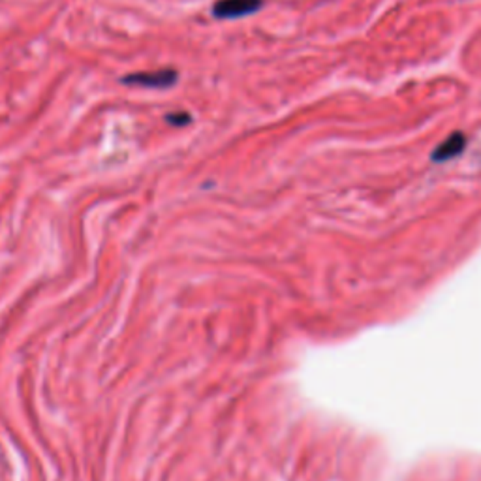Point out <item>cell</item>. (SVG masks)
I'll list each match as a JSON object with an SVG mask.
<instances>
[{
  "mask_svg": "<svg viewBox=\"0 0 481 481\" xmlns=\"http://www.w3.org/2000/svg\"><path fill=\"white\" fill-rule=\"evenodd\" d=\"M190 115L186 113V111H177V113H170L166 115V120L170 122V124H173V126H186L188 122H190Z\"/></svg>",
  "mask_w": 481,
  "mask_h": 481,
  "instance_id": "cell-4",
  "label": "cell"
},
{
  "mask_svg": "<svg viewBox=\"0 0 481 481\" xmlns=\"http://www.w3.org/2000/svg\"><path fill=\"white\" fill-rule=\"evenodd\" d=\"M263 0H219L212 6L216 19H240L262 10Z\"/></svg>",
  "mask_w": 481,
  "mask_h": 481,
  "instance_id": "cell-2",
  "label": "cell"
},
{
  "mask_svg": "<svg viewBox=\"0 0 481 481\" xmlns=\"http://www.w3.org/2000/svg\"><path fill=\"white\" fill-rule=\"evenodd\" d=\"M124 85L145 87V89H170L177 83V71L171 68H162V70L153 71H135L128 74L122 78Z\"/></svg>",
  "mask_w": 481,
  "mask_h": 481,
  "instance_id": "cell-1",
  "label": "cell"
},
{
  "mask_svg": "<svg viewBox=\"0 0 481 481\" xmlns=\"http://www.w3.org/2000/svg\"><path fill=\"white\" fill-rule=\"evenodd\" d=\"M465 147H467V137H465V134L455 132V134L449 135L447 139H444V142L440 143L438 147L434 149L432 160H434V162H447V160H451L455 156H459L460 153L465 150Z\"/></svg>",
  "mask_w": 481,
  "mask_h": 481,
  "instance_id": "cell-3",
  "label": "cell"
}]
</instances>
